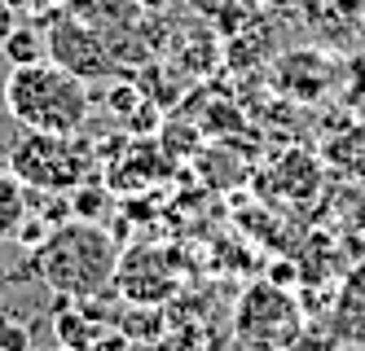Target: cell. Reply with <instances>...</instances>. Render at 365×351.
<instances>
[{"label": "cell", "mask_w": 365, "mask_h": 351, "mask_svg": "<svg viewBox=\"0 0 365 351\" xmlns=\"http://www.w3.org/2000/svg\"><path fill=\"white\" fill-rule=\"evenodd\" d=\"M115 263H119L115 237L93 220H62L31 255L36 277L53 294L75 303L106 294L115 285Z\"/></svg>", "instance_id": "6da1fadb"}, {"label": "cell", "mask_w": 365, "mask_h": 351, "mask_svg": "<svg viewBox=\"0 0 365 351\" xmlns=\"http://www.w3.org/2000/svg\"><path fill=\"white\" fill-rule=\"evenodd\" d=\"M88 105H93L88 84L48 58L31 66H14L5 75V110L22 132L75 137L88 119Z\"/></svg>", "instance_id": "7a4b0ae2"}, {"label": "cell", "mask_w": 365, "mask_h": 351, "mask_svg": "<svg viewBox=\"0 0 365 351\" xmlns=\"http://www.w3.org/2000/svg\"><path fill=\"white\" fill-rule=\"evenodd\" d=\"M308 325V312L286 285L277 281H251L233 303V347L247 351H286Z\"/></svg>", "instance_id": "3957f363"}, {"label": "cell", "mask_w": 365, "mask_h": 351, "mask_svg": "<svg viewBox=\"0 0 365 351\" xmlns=\"http://www.w3.org/2000/svg\"><path fill=\"white\" fill-rule=\"evenodd\" d=\"M88 145L53 132H22V141L9 150V172L31 194H75L88 180Z\"/></svg>", "instance_id": "277c9868"}, {"label": "cell", "mask_w": 365, "mask_h": 351, "mask_svg": "<svg viewBox=\"0 0 365 351\" xmlns=\"http://www.w3.org/2000/svg\"><path fill=\"white\" fill-rule=\"evenodd\" d=\"M115 290L128 303H145V308H163L180 294V268L168 246L154 241H137V246L119 251L115 263Z\"/></svg>", "instance_id": "5b68a950"}, {"label": "cell", "mask_w": 365, "mask_h": 351, "mask_svg": "<svg viewBox=\"0 0 365 351\" xmlns=\"http://www.w3.org/2000/svg\"><path fill=\"white\" fill-rule=\"evenodd\" d=\"M44 44H48V62H58L62 70H71L75 79H106L115 75V58L110 48L101 44V36L93 26L75 22V18H58L53 26L44 31Z\"/></svg>", "instance_id": "8992f818"}, {"label": "cell", "mask_w": 365, "mask_h": 351, "mask_svg": "<svg viewBox=\"0 0 365 351\" xmlns=\"http://www.w3.org/2000/svg\"><path fill=\"white\" fill-rule=\"evenodd\" d=\"M334 84V62L322 58V53H286V58L273 62V88L299 101H317L326 88Z\"/></svg>", "instance_id": "52a82bcc"}, {"label": "cell", "mask_w": 365, "mask_h": 351, "mask_svg": "<svg viewBox=\"0 0 365 351\" xmlns=\"http://www.w3.org/2000/svg\"><path fill=\"white\" fill-rule=\"evenodd\" d=\"M326 325L344 338V347L365 351V259L352 263L348 273H344V281H339L334 299H330Z\"/></svg>", "instance_id": "ba28073f"}, {"label": "cell", "mask_w": 365, "mask_h": 351, "mask_svg": "<svg viewBox=\"0 0 365 351\" xmlns=\"http://www.w3.org/2000/svg\"><path fill=\"white\" fill-rule=\"evenodd\" d=\"M27 184H22L9 167H0V241L18 237L22 220H27Z\"/></svg>", "instance_id": "9c48e42d"}, {"label": "cell", "mask_w": 365, "mask_h": 351, "mask_svg": "<svg viewBox=\"0 0 365 351\" xmlns=\"http://www.w3.org/2000/svg\"><path fill=\"white\" fill-rule=\"evenodd\" d=\"M168 330V316L163 308H145V303H128V312L119 316V334L128 342H137V347H150L154 338H159Z\"/></svg>", "instance_id": "30bf717a"}, {"label": "cell", "mask_w": 365, "mask_h": 351, "mask_svg": "<svg viewBox=\"0 0 365 351\" xmlns=\"http://www.w3.org/2000/svg\"><path fill=\"white\" fill-rule=\"evenodd\" d=\"M145 351H212V334H207L202 325H194V320H185V325L163 330Z\"/></svg>", "instance_id": "8fae6325"}, {"label": "cell", "mask_w": 365, "mask_h": 351, "mask_svg": "<svg viewBox=\"0 0 365 351\" xmlns=\"http://www.w3.org/2000/svg\"><path fill=\"white\" fill-rule=\"evenodd\" d=\"M9 58V66H31V62H44L48 58V44L40 31H31V26H14V36L5 40V48H0Z\"/></svg>", "instance_id": "7c38bea8"}, {"label": "cell", "mask_w": 365, "mask_h": 351, "mask_svg": "<svg viewBox=\"0 0 365 351\" xmlns=\"http://www.w3.org/2000/svg\"><path fill=\"white\" fill-rule=\"evenodd\" d=\"M286 351H344V338H339L330 325H304V334Z\"/></svg>", "instance_id": "4fadbf2b"}, {"label": "cell", "mask_w": 365, "mask_h": 351, "mask_svg": "<svg viewBox=\"0 0 365 351\" xmlns=\"http://www.w3.org/2000/svg\"><path fill=\"white\" fill-rule=\"evenodd\" d=\"M71 202H75V215H80V220H97V206L106 202V194H101V189H84V184H80Z\"/></svg>", "instance_id": "5bb4252c"}, {"label": "cell", "mask_w": 365, "mask_h": 351, "mask_svg": "<svg viewBox=\"0 0 365 351\" xmlns=\"http://www.w3.org/2000/svg\"><path fill=\"white\" fill-rule=\"evenodd\" d=\"M14 26H18V9H14V0H0V48H5V40L14 36Z\"/></svg>", "instance_id": "9a60e30c"}, {"label": "cell", "mask_w": 365, "mask_h": 351, "mask_svg": "<svg viewBox=\"0 0 365 351\" xmlns=\"http://www.w3.org/2000/svg\"><path fill=\"white\" fill-rule=\"evenodd\" d=\"M133 5H141V9H168L172 0H133Z\"/></svg>", "instance_id": "2e32d148"}, {"label": "cell", "mask_w": 365, "mask_h": 351, "mask_svg": "<svg viewBox=\"0 0 365 351\" xmlns=\"http://www.w3.org/2000/svg\"><path fill=\"white\" fill-rule=\"evenodd\" d=\"M238 351H247V347H238Z\"/></svg>", "instance_id": "e0dca14e"}]
</instances>
